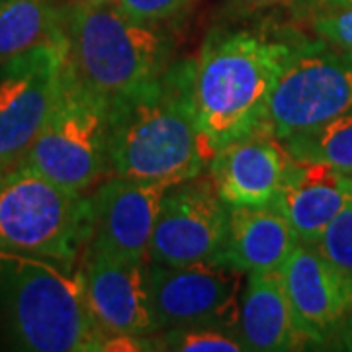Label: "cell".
<instances>
[{"label":"cell","mask_w":352,"mask_h":352,"mask_svg":"<svg viewBox=\"0 0 352 352\" xmlns=\"http://www.w3.org/2000/svg\"><path fill=\"white\" fill-rule=\"evenodd\" d=\"M311 36L352 55V4H303Z\"/></svg>","instance_id":"cell-21"},{"label":"cell","mask_w":352,"mask_h":352,"mask_svg":"<svg viewBox=\"0 0 352 352\" xmlns=\"http://www.w3.org/2000/svg\"><path fill=\"white\" fill-rule=\"evenodd\" d=\"M0 311L12 342L32 352H100L82 276L20 254L0 256Z\"/></svg>","instance_id":"cell-4"},{"label":"cell","mask_w":352,"mask_h":352,"mask_svg":"<svg viewBox=\"0 0 352 352\" xmlns=\"http://www.w3.org/2000/svg\"><path fill=\"white\" fill-rule=\"evenodd\" d=\"M280 276L309 342L327 344L346 335L344 342L352 344V274L331 263L315 245L298 243Z\"/></svg>","instance_id":"cell-11"},{"label":"cell","mask_w":352,"mask_h":352,"mask_svg":"<svg viewBox=\"0 0 352 352\" xmlns=\"http://www.w3.org/2000/svg\"><path fill=\"white\" fill-rule=\"evenodd\" d=\"M237 331L251 352L302 351L309 342L298 325L280 270L249 272Z\"/></svg>","instance_id":"cell-17"},{"label":"cell","mask_w":352,"mask_h":352,"mask_svg":"<svg viewBox=\"0 0 352 352\" xmlns=\"http://www.w3.org/2000/svg\"><path fill=\"white\" fill-rule=\"evenodd\" d=\"M352 110V55L319 38L289 34V50L270 90L263 131L278 141Z\"/></svg>","instance_id":"cell-7"},{"label":"cell","mask_w":352,"mask_h":352,"mask_svg":"<svg viewBox=\"0 0 352 352\" xmlns=\"http://www.w3.org/2000/svg\"><path fill=\"white\" fill-rule=\"evenodd\" d=\"M8 173V168H4L2 164H0V182H2V178H4V175Z\"/></svg>","instance_id":"cell-26"},{"label":"cell","mask_w":352,"mask_h":352,"mask_svg":"<svg viewBox=\"0 0 352 352\" xmlns=\"http://www.w3.org/2000/svg\"><path fill=\"white\" fill-rule=\"evenodd\" d=\"M157 351L173 352H243L247 351L237 329L229 327H175L155 337Z\"/></svg>","instance_id":"cell-20"},{"label":"cell","mask_w":352,"mask_h":352,"mask_svg":"<svg viewBox=\"0 0 352 352\" xmlns=\"http://www.w3.org/2000/svg\"><path fill=\"white\" fill-rule=\"evenodd\" d=\"M289 34L217 28L196 57L194 96L201 133L212 155L233 141L263 131L264 112Z\"/></svg>","instance_id":"cell-2"},{"label":"cell","mask_w":352,"mask_h":352,"mask_svg":"<svg viewBox=\"0 0 352 352\" xmlns=\"http://www.w3.org/2000/svg\"><path fill=\"white\" fill-rule=\"evenodd\" d=\"M92 201L63 188L24 164L0 182V251L61 264L71 270L87 251Z\"/></svg>","instance_id":"cell-5"},{"label":"cell","mask_w":352,"mask_h":352,"mask_svg":"<svg viewBox=\"0 0 352 352\" xmlns=\"http://www.w3.org/2000/svg\"><path fill=\"white\" fill-rule=\"evenodd\" d=\"M227 206L210 175L168 186L153 229L147 261L168 266L217 261L223 247Z\"/></svg>","instance_id":"cell-10"},{"label":"cell","mask_w":352,"mask_h":352,"mask_svg":"<svg viewBox=\"0 0 352 352\" xmlns=\"http://www.w3.org/2000/svg\"><path fill=\"white\" fill-rule=\"evenodd\" d=\"M147 286L159 331L175 327L237 329L243 274L229 264L210 263L168 266L145 264Z\"/></svg>","instance_id":"cell-8"},{"label":"cell","mask_w":352,"mask_h":352,"mask_svg":"<svg viewBox=\"0 0 352 352\" xmlns=\"http://www.w3.org/2000/svg\"><path fill=\"white\" fill-rule=\"evenodd\" d=\"M116 4L133 20L163 24L186 12L194 0H116Z\"/></svg>","instance_id":"cell-23"},{"label":"cell","mask_w":352,"mask_h":352,"mask_svg":"<svg viewBox=\"0 0 352 352\" xmlns=\"http://www.w3.org/2000/svg\"><path fill=\"white\" fill-rule=\"evenodd\" d=\"M6 2H12V0H0V6H2V4H6Z\"/></svg>","instance_id":"cell-28"},{"label":"cell","mask_w":352,"mask_h":352,"mask_svg":"<svg viewBox=\"0 0 352 352\" xmlns=\"http://www.w3.org/2000/svg\"><path fill=\"white\" fill-rule=\"evenodd\" d=\"M67 67L59 39L0 65V164L14 168L45 126Z\"/></svg>","instance_id":"cell-9"},{"label":"cell","mask_w":352,"mask_h":352,"mask_svg":"<svg viewBox=\"0 0 352 352\" xmlns=\"http://www.w3.org/2000/svg\"><path fill=\"white\" fill-rule=\"evenodd\" d=\"M168 184L113 176L90 196L92 229L87 252L145 263Z\"/></svg>","instance_id":"cell-12"},{"label":"cell","mask_w":352,"mask_h":352,"mask_svg":"<svg viewBox=\"0 0 352 352\" xmlns=\"http://www.w3.org/2000/svg\"><path fill=\"white\" fill-rule=\"evenodd\" d=\"M63 38V4L12 0L0 6V65Z\"/></svg>","instance_id":"cell-18"},{"label":"cell","mask_w":352,"mask_h":352,"mask_svg":"<svg viewBox=\"0 0 352 352\" xmlns=\"http://www.w3.org/2000/svg\"><path fill=\"white\" fill-rule=\"evenodd\" d=\"M298 235L276 201L266 206H229L223 247L217 263L241 272L280 270L298 245Z\"/></svg>","instance_id":"cell-16"},{"label":"cell","mask_w":352,"mask_h":352,"mask_svg":"<svg viewBox=\"0 0 352 352\" xmlns=\"http://www.w3.org/2000/svg\"><path fill=\"white\" fill-rule=\"evenodd\" d=\"M333 264L352 274V198L323 231L315 245Z\"/></svg>","instance_id":"cell-22"},{"label":"cell","mask_w":352,"mask_h":352,"mask_svg":"<svg viewBox=\"0 0 352 352\" xmlns=\"http://www.w3.org/2000/svg\"><path fill=\"white\" fill-rule=\"evenodd\" d=\"M196 59L170 61L159 76L110 102V173L178 184L201 175L212 151L194 96Z\"/></svg>","instance_id":"cell-1"},{"label":"cell","mask_w":352,"mask_h":352,"mask_svg":"<svg viewBox=\"0 0 352 352\" xmlns=\"http://www.w3.org/2000/svg\"><path fill=\"white\" fill-rule=\"evenodd\" d=\"M85 2H116V0H85Z\"/></svg>","instance_id":"cell-27"},{"label":"cell","mask_w":352,"mask_h":352,"mask_svg":"<svg viewBox=\"0 0 352 352\" xmlns=\"http://www.w3.org/2000/svg\"><path fill=\"white\" fill-rule=\"evenodd\" d=\"M280 143L296 161L327 163L352 175V110L315 129L294 133Z\"/></svg>","instance_id":"cell-19"},{"label":"cell","mask_w":352,"mask_h":352,"mask_svg":"<svg viewBox=\"0 0 352 352\" xmlns=\"http://www.w3.org/2000/svg\"><path fill=\"white\" fill-rule=\"evenodd\" d=\"M80 276L90 314L106 335L159 333L145 263L87 252Z\"/></svg>","instance_id":"cell-13"},{"label":"cell","mask_w":352,"mask_h":352,"mask_svg":"<svg viewBox=\"0 0 352 352\" xmlns=\"http://www.w3.org/2000/svg\"><path fill=\"white\" fill-rule=\"evenodd\" d=\"M289 161L278 139L256 131L221 147L208 175L227 206H266L276 200Z\"/></svg>","instance_id":"cell-14"},{"label":"cell","mask_w":352,"mask_h":352,"mask_svg":"<svg viewBox=\"0 0 352 352\" xmlns=\"http://www.w3.org/2000/svg\"><path fill=\"white\" fill-rule=\"evenodd\" d=\"M108 129L110 100L65 67L50 118L18 164L71 192L87 194L110 173Z\"/></svg>","instance_id":"cell-6"},{"label":"cell","mask_w":352,"mask_h":352,"mask_svg":"<svg viewBox=\"0 0 352 352\" xmlns=\"http://www.w3.org/2000/svg\"><path fill=\"white\" fill-rule=\"evenodd\" d=\"M351 198L352 175L327 163L292 159L274 201L288 217L298 241L317 245Z\"/></svg>","instance_id":"cell-15"},{"label":"cell","mask_w":352,"mask_h":352,"mask_svg":"<svg viewBox=\"0 0 352 352\" xmlns=\"http://www.w3.org/2000/svg\"><path fill=\"white\" fill-rule=\"evenodd\" d=\"M302 4H352V0H300Z\"/></svg>","instance_id":"cell-25"},{"label":"cell","mask_w":352,"mask_h":352,"mask_svg":"<svg viewBox=\"0 0 352 352\" xmlns=\"http://www.w3.org/2000/svg\"><path fill=\"white\" fill-rule=\"evenodd\" d=\"M300 0H229L231 8L237 14H254L270 10V8H280V6H294Z\"/></svg>","instance_id":"cell-24"},{"label":"cell","mask_w":352,"mask_h":352,"mask_svg":"<svg viewBox=\"0 0 352 352\" xmlns=\"http://www.w3.org/2000/svg\"><path fill=\"white\" fill-rule=\"evenodd\" d=\"M67 67L112 102L159 76L173 61L175 41L161 24L129 18L116 2L63 4Z\"/></svg>","instance_id":"cell-3"}]
</instances>
